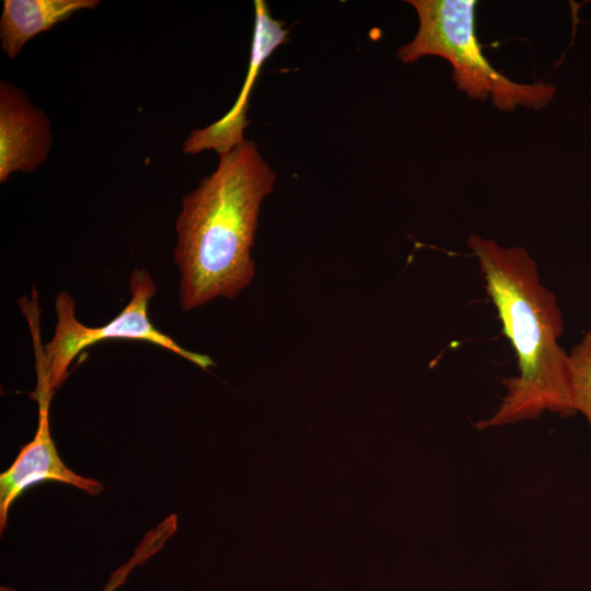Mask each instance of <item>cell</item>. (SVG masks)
<instances>
[{"label": "cell", "mask_w": 591, "mask_h": 591, "mask_svg": "<svg viewBox=\"0 0 591 591\" xmlns=\"http://www.w3.org/2000/svg\"><path fill=\"white\" fill-rule=\"evenodd\" d=\"M131 299L113 320L101 326H86L76 317V302L61 291L57 294L56 328L45 345L50 362L51 386L56 391L66 380L72 361L88 347L111 339L147 341L164 348L208 370L216 366L207 355L183 348L171 336L157 328L149 318V303L157 292L155 285L144 268H135L130 277Z\"/></svg>", "instance_id": "obj_4"}, {"label": "cell", "mask_w": 591, "mask_h": 591, "mask_svg": "<svg viewBox=\"0 0 591 591\" xmlns=\"http://www.w3.org/2000/svg\"><path fill=\"white\" fill-rule=\"evenodd\" d=\"M36 387L32 397L38 404V424L31 442L21 448L11 466L0 475V531L8 522L13 502L28 488L44 482H57L77 487L89 495H97L103 485L96 479L81 476L61 460L53 440L49 408L55 390L51 386L49 364L35 362Z\"/></svg>", "instance_id": "obj_5"}, {"label": "cell", "mask_w": 591, "mask_h": 591, "mask_svg": "<svg viewBox=\"0 0 591 591\" xmlns=\"http://www.w3.org/2000/svg\"><path fill=\"white\" fill-rule=\"evenodd\" d=\"M53 144L50 121L16 85L0 81V183L36 171Z\"/></svg>", "instance_id": "obj_7"}, {"label": "cell", "mask_w": 591, "mask_h": 591, "mask_svg": "<svg viewBox=\"0 0 591 591\" xmlns=\"http://www.w3.org/2000/svg\"><path fill=\"white\" fill-rule=\"evenodd\" d=\"M177 531V517L171 514L159 525L149 531L136 547L134 555L109 577L103 591H115L125 583L129 573L155 555ZM0 591H18L11 587H1Z\"/></svg>", "instance_id": "obj_9"}, {"label": "cell", "mask_w": 591, "mask_h": 591, "mask_svg": "<svg viewBox=\"0 0 591 591\" xmlns=\"http://www.w3.org/2000/svg\"><path fill=\"white\" fill-rule=\"evenodd\" d=\"M569 386L575 413L591 426V329L569 352Z\"/></svg>", "instance_id": "obj_10"}, {"label": "cell", "mask_w": 591, "mask_h": 591, "mask_svg": "<svg viewBox=\"0 0 591 591\" xmlns=\"http://www.w3.org/2000/svg\"><path fill=\"white\" fill-rule=\"evenodd\" d=\"M276 174L252 140L219 154L217 169L182 200L174 260L184 312L234 298L255 273L251 250L263 199Z\"/></svg>", "instance_id": "obj_1"}, {"label": "cell", "mask_w": 591, "mask_h": 591, "mask_svg": "<svg viewBox=\"0 0 591 591\" xmlns=\"http://www.w3.org/2000/svg\"><path fill=\"white\" fill-rule=\"evenodd\" d=\"M255 20L251 47V58L245 82L232 108L213 124L198 128L183 142L185 153L195 154L202 150H215L218 154L228 152L242 143L248 99L258 72L270 54L287 40L288 31L283 22L274 19L267 2L254 1Z\"/></svg>", "instance_id": "obj_6"}, {"label": "cell", "mask_w": 591, "mask_h": 591, "mask_svg": "<svg viewBox=\"0 0 591 591\" xmlns=\"http://www.w3.org/2000/svg\"><path fill=\"white\" fill-rule=\"evenodd\" d=\"M100 4V0H4L0 18L1 49L14 59L34 36Z\"/></svg>", "instance_id": "obj_8"}, {"label": "cell", "mask_w": 591, "mask_h": 591, "mask_svg": "<svg viewBox=\"0 0 591 591\" xmlns=\"http://www.w3.org/2000/svg\"><path fill=\"white\" fill-rule=\"evenodd\" d=\"M518 363L502 381L506 394L478 429L537 418L543 413L575 414L569 386V352L559 345L563 314L542 282L535 260L522 246H502L473 234L467 240Z\"/></svg>", "instance_id": "obj_2"}, {"label": "cell", "mask_w": 591, "mask_h": 591, "mask_svg": "<svg viewBox=\"0 0 591 591\" xmlns=\"http://www.w3.org/2000/svg\"><path fill=\"white\" fill-rule=\"evenodd\" d=\"M418 16L414 38L401 46L397 57L405 63L426 56L447 59L453 69L452 79L471 100L486 101L500 111L518 106L542 109L551 103L553 84L519 83L491 66L476 36L474 0H409Z\"/></svg>", "instance_id": "obj_3"}]
</instances>
